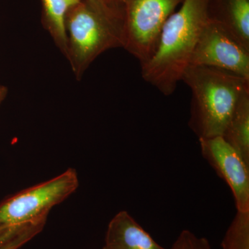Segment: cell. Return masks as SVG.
I'll use <instances>...</instances> for the list:
<instances>
[{"instance_id": "cell-1", "label": "cell", "mask_w": 249, "mask_h": 249, "mask_svg": "<svg viewBox=\"0 0 249 249\" xmlns=\"http://www.w3.org/2000/svg\"><path fill=\"white\" fill-rule=\"evenodd\" d=\"M66 58L78 80L101 54L123 48L122 0H80L70 6L65 20Z\"/></svg>"}, {"instance_id": "cell-2", "label": "cell", "mask_w": 249, "mask_h": 249, "mask_svg": "<svg viewBox=\"0 0 249 249\" xmlns=\"http://www.w3.org/2000/svg\"><path fill=\"white\" fill-rule=\"evenodd\" d=\"M181 4L163 26L153 56L141 66L142 78L165 96L176 89L209 21L208 0H183Z\"/></svg>"}, {"instance_id": "cell-3", "label": "cell", "mask_w": 249, "mask_h": 249, "mask_svg": "<svg viewBox=\"0 0 249 249\" xmlns=\"http://www.w3.org/2000/svg\"><path fill=\"white\" fill-rule=\"evenodd\" d=\"M183 80L191 91L188 125L198 139L222 137L236 104L249 89V80L214 67L191 66Z\"/></svg>"}, {"instance_id": "cell-4", "label": "cell", "mask_w": 249, "mask_h": 249, "mask_svg": "<svg viewBox=\"0 0 249 249\" xmlns=\"http://www.w3.org/2000/svg\"><path fill=\"white\" fill-rule=\"evenodd\" d=\"M79 186L78 174L70 168L52 179L19 192L0 204V227H22L47 219L49 211Z\"/></svg>"}, {"instance_id": "cell-5", "label": "cell", "mask_w": 249, "mask_h": 249, "mask_svg": "<svg viewBox=\"0 0 249 249\" xmlns=\"http://www.w3.org/2000/svg\"><path fill=\"white\" fill-rule=\"evenodd\" d=\"M123 48L140 62L151 59L167 19L183 0H122Z\"/></svg>"}, {"instance_id": "cell-6", "label": "cell", "mask_w": 249, "mask_h": 249, "mask_svg": "<svg viewBox=\"0 0 249 249\" xmlns=\"http://www.w3.org/2000/svg\"><path fill=\"white\" fill-rule=\"evenodd\" d=\"M189 65L220 69L249 80V50L221 24L209 19L196 42Z\"/></svg>"}, {"instance_id": "cell-7", "label": "cell", "mask_w": 249, "mask_h": 249, "mask_svg": "<svg viewBox=\"0 0 249 249\" xmlns=\"http://www.w3.org/2000/svg\"><path fill=\"white\" fill-rule=\"evenodd\" d=\"M201 155L231 190L237 211H249V165L222 137L199 140Z\"/></svg>"}, {"instance_id": "cell-8", "label": "cell", "mask_w": 249, "mask_h": 249, "mask_svg": "<svg viewBox=\"0 0 249 249\" xmlns=\"http://www.w3.org/2000/svg\"><path fill=\"white\" fill-rule=\"evenodd\" d=\"M106 249H166L156 242L150 234L125 211H120L108 224Z\"/></svg>"}, {"instance_id": "cell-9", "label": "cell", "mask_w": 249, "mask_h": 249, "mask_svg": "<svg viewBox=\"0 0 249 249\" xmlns=\"http://www.w3.org/2000/svg\"><path fill=\"white\" fill-rule=\"evenodd\" d=\"M207 13L249 50V0H208Z\"/></svg>"}, {"instance_id": "cell-10", "label": "cell", "mask_w": 249, "mask_h": 249, "mask_svg": "<svg viewBox=\"0 0 249 249\" xmlns=\"http://www.w3.org/2000/svg\"><path fill=\"white\" fill-rule=\"evenodd\" d=\"M222 137L249 165V89L239 98Z\"/></svg>"}, {"instance_id": "cell-11", "label": "cell", "mask_w": 249, "mask_h": 249, "mask_svg": "<svg viewBox=\"0 0 249 249\" xmlns=\"http://www.w3.org/2000/svg\"><path fill=\"white\" fill-rule=\"evenodd\" d=\"M44 27L52 36L55 45L64 56L67 53V31L65 20L71 4L68 0H42Z\"/></svg>"}, {"instance_id": "cell-12", "label": "cell", "mask_w": 249, "mask_h": 249, "mask_svg": "<svg viewBox=\"0 0 249 249\" xmlns=\"http://www.w3.org/2000/svg\"><path fill=\"white\" fill-rule=\"evenodd\" d=\"M222 249H249V211H237L222 242Z\"/></svg>"}, {"instance_id": "cell-13", "label": "cell", "mask_w": 249, "mask_h": 249, "mask_svg": "<svg viewBox=\"0 0 249 249\" xmlns=\"http://www.w3.org/2000/svg\"><path fill=\"white\" fill-rule=\"evenodd\" d=\"M47 219L28 224L17 235L0 246V249H19L42 231Z\"/></svg>"}, {"instance_id": "cell-14", "label": "cell", "mask_w": 249, "mask_h": 249, "mask_svg": "<svg viewBox=\"0 0 249 249\" xmlns=\"http://www.w3.org/2000/svg\"><path fill=\"white\" fill-rule=\"evenodd\" d=\"M170 249H212L209 241L188 230L183 231Z\"/></svg>"}, {"instance_id": "cell-15", "label": "cell", "mask_w": 249, "mask_h": 249, "mask_svg": "<svg viewBox=\"0 0 249 249\" xmlns=\"http://www.w3.org/2000/svg\"><path fill=\"white\" fill-rule=\"evenodd\" d=\"M8 95V88L4 85L0 84V106Z\"/></svg>"}, {"instance_id": "cell-16", "label": "cell", "mask_w": 249, "mask_h": 249, "mask_svg": "<svg viewBox=\"0 0 249 249\" xmlns=\"http://www.w3.org/2000/svg\"><path fill=\"white\" fill-rule=\"evenodd\" d=\"M80 0H68L69 2L70 3L71 6H73V5L76 4V3H78V1H80Z\"/></svg>"}, {"instance_id": "cell-17", "label": "cell", "mask_w": 249, "mask_h": 249, "mask_svg": "<svg viewBox=\"0 0 249 249\" xmlns=\"http://www.w3.org/2000/svg\"><path fill=\"white\" fill-rule=\"evenodd\" d=\"M8 229H6V228L0 227V235L1 234H2L3 232L6 231V230H7Z\"/></svg>"}, {"instance_id": "cell-18", "label": "cell", "mask_w": 249, "mask_h": 249, "mask_svg": "<svg viewBox=\"0 0 249 249\" xmlns=\"http://www.w3.org/2000/svg\"><path fill=\"white\" fill-rule=\"evenodd\" d=\"M102 249H106V248H104V247H103V248Z\"/></svg>"}]
</instances>
